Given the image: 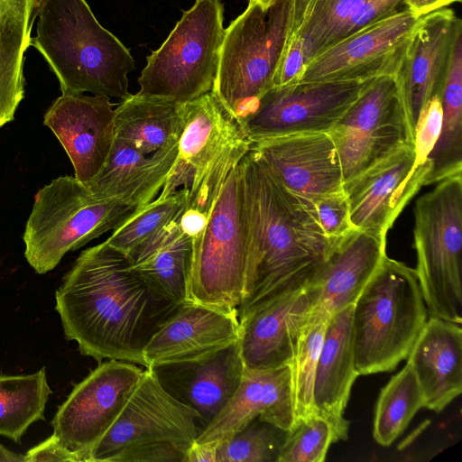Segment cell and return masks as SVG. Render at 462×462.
Instances as JSON below:
<instances>
[{"instance_id": "cell-1", "label": "cell", "mask_w": 462, "mask_h": 462, "mask_svg": "<svg viewBox=\"0 0 462 462\" xmlns=\"http://www.w3.org/2000/svg\"><path fill=\"white\" fill-rule=\"evenodd\" d=\"M55 301L65 337L82 355L143 366L144 346L178 307L155 297L106 241L80 253Z\"/></svg>"}, {"instance_id": "cell-2", "label": "cell", "mask_w": 462, "mask_h": 462, "mask_svg": "<svg viewBox=\"0 0 462 462\" xmlns=\"http://www.w3.org/2000/svg\"><path fill=\"white\" fill-rule=\"evenodd\" d=\"M243 189L246 270L238 312L309 284L334 243L311 203L290 191L252 149L238 163Z\"/></svg>"}, {"instance_id": "cell-3", "label": "cell", "mask_w": 462, "mask_h": 462, "mask_svg": "<svg viewBox=\"0 0 462 462\" xmlns=\"http://www.w3.org/2000/svg\"><path fill=\"white\" fill-rule=\"evenodd\" d=\"M38 51L60 82L61 94L126 99L135 63L129 50L95 17L86 0H37Z\"/></svg>"}, {"instance_id": "cell-4", "label": "cell", "mask_w": 462, "mask_h": 462, "mask_svg": "<svg viewBox=\"0 0 462 462\" xmlns=\"http://www.w3.org/2000/svg\"><path fill=\"white\" fill-rule=\"evenodd\" d=\"M428 314L415 270L386 255L353 304L358 375L395 369L409 356Z\"/></svg>"}, {"instance_id": "cell-5", "label": "cell", "mask_w": 462, "mask_h": 462, "mask_svg": "<svg viewBox=\"0 0 462 462\" xmlns=\"http://www.w3.org/2000/svg\"><path fill=\"white\" fill-rule=\"evenodd\" d=\"M293 0H273L246 9L225 29L212 92L240 122L273 88L291 36Z\"/></svg>"}, {"instance_id": "cell-6", "label": "cell", "mask_w": 462, "mask_h": 462, "mask_svg": "<svg viewBox=\"0 0 462 462\" xmlns=\"http://www.w3.org/2000/svg\"><path fill=\"white\" fill-rule=\"evenodd\" d=\"M250 145L240 122L212 91L185 103L177 157L158 198L189 189L186 208L208 217L229 172Z\"/></svg>"}, {"instance_id": "cell-7", "label": "cell", "mask_w": 462, "mask_h": 462, "mask_svg": "<svg viewBox=\"0 0 462 462\" xmlns=\"http://www.w3.org/2000/svg\"><path fill=\"white\" fill-rule=\"evenodd\" d=\"M134 207L96 197L75 176H60L34 195L23 240L24 256L39 274L52 271L62 257L116 229Z\"/></svg>"}, {"instance_id": "cell-8", "label": "cell", "mask_w": 462, "mask_h": 462, "mask_svg": "<svg viewBox=\"0 0 462 462\" xmlns=\"http://www.w3.org/2000/svg\"><path fill=\"white\" fill-rule=\"evenodd\" d=\"M199 414L169 393L146 368L89 462H185L201 431Z\"/></svg>"}, {"instance_id": "cell-9", "label": "cell", "mask_w": 462, "mask_h": 462, "mask_svg": "<svg viewBox=\"0 0 462 462\" xmlns=\"http://www.w3.org/2000/svg\"><path fill=\"white\" fill-rule=\"evenodd\" d=\"M414 269L432 317L462 323V175L435 183L414 208Z\"/></svg>"}, {"instance_id": "cell-10", "label": "cell", "mask_w": 462, "mask_h": 462, "mask_svg": "<svg viewBox=\"0 0 462 462\" xmlns=\"http://www.w3.org/2000/svg\"><path fill=\"white\" fill-rule=\"evenodd\" d=\"M220 0H196L147 57L139 94L185 104L213 88L225 33Z\"/></svg>"}, {"instance_id": "cell-11", "label": "cell", "mask_w": 462, "mask_h": 462, "mask_svg": "<svg viewBox=\"0 0 462 462\" xmlns=\"http://www.w3.org/2000/svg\"><path fill=\"white\" fill-rule=\"evenodd\" d=\"M246 245L238 164L229 172L202 232L192 239L188 301L230 311L245 296Z\"/></svg>"}, {"instance_id": "cell-12", "label": "cell", "mask_w": 462, "mask_h": 462, "mask_svg": "<svg viewBox=\"0 0 462 462\" xmlns=\"http://www.w3.org/2000/svg\"><path fill=\"white\" fill-rule=\"evenodd\" d=\"M143 370L134 363L109 359L74 386L52 420L53 435L80 462L114 424L135 390Z\"/></svg>"}, {"instance_id": "cell-13", "label": "cell", "mask_w": 462, "mask_h": 462, "mask_svg": "<svg viewBox=\"0 0 462 462\" xmlns=\"http://www.w3.org/2000/svg\"><path fill=\"white\" fill-rule=\"evenodd\" d=\"M328 133L344 182L401 144L412 143L394 76L370 80Z\"/></svg>"}, {"instance_id": "cell-14", "label": "cell", "mask_w": 462, "mask_h": 462, "mask_svg": "<svg viewBox=\"0 0 462 462\" xmlns=\"http://www.w3.org/2000/svg\"><path fill=\"white\" fill-rule=\"evenodd\" d=\"M372 79L273 87L241 125L251 143L291 134L328 133Z\"/></svg>"}, {"instance_id": "cell-15", "label": "cell", "mask_w": 462, "mask_h": 462, "mask_svg": "<svg viewBox=\"0 0 462 462\" xmlns=\"http://www.w3.org/2000/svg\"><path fill=\"white\" fill-rule=\"evenodd\" d=\"M420 18L405 7L325 47L307 62L298 82L394 76Z\"/></svg>"}, {"instance_id": "cell-16", "label": "cell", "mask_w": 462, "mask_h": 462, "mask_svg": "<svg viewBox=\"0 0 462 462\" xmlns=\"http://www.w3.org/2000/svg\"><path fill=\"white\" fill-rule=\"evenodd\" d=\"M430 161L417 166L414 146L396 147L355 177L343 189L355 228L386 238L405 206L429 184Z\"/></svg>"}, {"instance_id": "cell-17", "label": "cell", "mask_w": 462, "mask_h": 462, "mask_svg": "<svg viewBox=\"0 0 462 462\" xmlns=\"http://www.w3.org/2000/svg\"><path fill=\"white\" fill-rule=\"evenodd\" d=\"M315 304L316 291L309 283L238 312L245 366L270 369L291 365Z\"/></svg>"}, {"instance_id": "cell-18", "label": "cell", "mask_w": 462, "mask_h": 462, "mask_svg": "<svg viewBox=\"0 0 462 462\" xmlns=\"http://www.w3.org/2000/svg\"><path fill=\"white\" fill-rule=\"evenodd\" d=\"M462 21L441 8L420 18L394 75L413 143L416 123L426 103L440 96L450 54Z\"/></svg>"}, {"instance_id": "cell-19", "label": "cell", "mask_w": 462, "mask_h": 462, "mask_svg": "<svg viewBox=\"0 0 462 462\" xmlns=\"http://www.w3.org/2000/svg\"><path fill=\"white\" fill-rule=\"evenodd\" d=\"M239 339L238 310L191 301L179 305L143 347L144 367L199 363Z\"/></svg>"}, {"instance_id": "cell-20", "label": "cell", "mask_w": 462, "mask_h": 462, "mask_svg": "<svg viewBox=\"0 0 462 462\" xmlns=\"http://www.w3.org/2000/svg\"><path fill=\"white\" fill-rule=\"evenodd\" d=\"M277 179L310 203L343 191L340 159L329 133L285 134L251 143Z\"/></svg>"}, {"instance_id": "cell-21", "label": "cell", "mask_w": 462, "mask_h": 462, "mask_svg": "<svg viewBox=\"0 0 462 462\" xmlns=\"http://www.w3.org/2000/svg\"><path fill=\"white\" fill-rule=\"evenodd\" d=\"M110 97L61 94L43 116L84 184L102 170L115 140V109Z\"/></svg>"}, {"instance_id": "cell-22", "label": "cell", "mask_w": 462, "mask_h": 462, "mask_svg": "<svg viewBox=\"0 0 462 462\" xmlns=\"http://www.w3.org/2000/svg\"><path fill=\"white\" fill-rule=\"evenodd\" d=\"M256 418L287 431L294 426L291 365L270 369L245 366L235 394L195 441L218 445Z\"/></svg>"}, {"instance_id": "cell-23", "label": "cell", "mask_w": 462, "mask_h": 462, "mask_svg": "<svg viewBox=\"0 0 462 462\" xmlns=\"http://www.w3.org/2000/svg\"><path fill=\"white\" fill-rule=\"evenodd\" d=\"M385 246L386 238L357 228L336 241L309 282L316 291L311 314L328 318L353 305L386 256Z\"/></svg>"}, {"instance_id": "cell-24", "label": "cell", "mask_w": 462, "mask_h": 462, "mask_svg": "<svg viewBox=\"0 0 462 462\" xmlns=\"http://www.w3.org/2000/svg\"><path fill=\"white\" fill-rule=\"evenodd\" d=\"M151 370L169 393L199 414L202 430L235 394L245 365L237 340L207 360Z\"/></svg>"}, {"instance_id": "cell-25", "label": "cell", "mask_w": 462, "mask_h": 462, "mask_svg": "<svg viewBox=\"0 0 462 462\" xmlns=\"http://www.w3.org/2000/svg\"><path fill=\"white\" fill-rule=\"evenodd\" d=\"M350 305L329 316L319 356L314 383L316 413L332 426L336 442L347 439L344 412L358 376L355 365Z\"/></svg>"}, {"instance_id": "cell-26", "label": "cell", "mask_w": 462, "mask_h": 462, "mask_svg": "<svg viewBox=\"0 0 462 462\" xmlns=\"http://www.w3.org/2000/svg\"><path fill=\"white\" fill-rule=\"evenodd\" d=\"M407 364L421 389L424 407L443 411L462 392V329L432 317L417 337Z\"/></svg>"}, {"instance_id": "cell-27", "label": "cell", "mask_w": 462, "mask_h": 462, "mask_svg": "<svg viewBox=\"0 0 462 462\" xmlns=\"http://www.w3.org/2000/svg\"><path fill=\"white\" fill-rule=\"evenodd\" d=\"M177 150L178 143L147 155L115 138L102 170L86 185L96 197L143 207L160 194Z\"/></svg>"}, {"instance_id": "cell-28", "label": "cell", "mask_w": 462, "mask_h": 462, "mask_svg": "<svg viewBox=\"0 0 462 462\" xmlns=\"http://www.w3.org/2000/svg\"><path fill=\"white\" fill-rule=\"evenodd\" d=\"M180 215L128 258L131 269L151 292L176 306L188 301L192 254V240L181 230Z\"/></svg>"}, {"instance_id": "cell-29", "label": "cell", "mask_w": 462, "mask_h": 462, "mask_svg": "<svg viewBox=\"0 0 462 462\" xmlns=\"http://www.w3.org/2000/svg\"><path fill=\"white\" fill-rule=\"evenodd\" d=\"M184 125V104L138 92L115 109V138L143 154L178 143Z\"/></svg>"}, {"instance_id": "cell-30", "label": "cell", "mask_w": 462, "mask_h": 462, "mask_svg": "<svg viewBox=\"0 0 462 462\" xmlns=\"http://www.w3.org/2000/svg\"><path fill=\"white\" fill-rule=\"evenodd\" d=\"M37 0H0V128L24 97V52L31 46Z\"/></svg>"}, {"instance_id": "cell-31", "label": "cell", "mask_w": 462, "mask_h": 462, "mask_svg": "<svg viewBox=\"0 0 462 462\" xmlns=\"http://www.w3.org/2000/svg\"><path fill=\"white\" fill-rule=\"evenodd\" d=\"M439 97L442 123L439 139L430 155L429 184L462 171V31L455 39Z\"/></svg>"}, {"instance_id": "cell-32", "label": "cell", "mask_w": 462, "mask_h": 462, "mask_svg": "<svg viewBox=\"0 0 462 462\" xmlns=\"http://www.w3.org/2000/svg\"><path fill=\"white\" fill-rule=\"evenodd\" d=\"M51 393L45 367L28 374H0V436L20 443L32 423L45 420Z\"/></svg>"}, {"instance_id": "cell-33", "label": "cell", "mask_w": 462, "mask_h": 462, "mask_svg": "<svg viewBox=\"0 0 462 462\" xmlns=\"http://www.w3.org/2000/svg\"><path fill=\"white\" fill-rule=\"evenodd\" d=\"M422 407L421 389L412 369L406 364L380 392L374 418V440L383 447L393 444Z\"/></svg>"}, {"instance_id": "cell-34", "label": "cell", "mask_w": 462, "mask_h": 462, "mask_svg": "<svg viewBox=\"0 0 462 462\" xmlns=\"http://www.w3.org/2000/svg\"><path fill=\"white\" fill-rule=\"evenodd\" d=\"M189 189L181 188L165 199L156 198L134 208L123 223L113 230L106 242L130 258L162 226L185 208Z\"/></svg>"}, {"instance_id": "cell-35", "label": "cell", "mask_w": 462, "mask_h": 462, "mask_svg": "<svg viewBox=\"0 0 462 462\" xmlns=\"http://www.w3.org/2000/svg\"><path fill=\"white\" fill-rule=\"evenodd\" d=\"M328 319L310 314L291 364L295 423L316 413L314 383Z\"/></svg>"}, {"instance_id": "cell-36", "label": "cell", "mask_w": 462, "mask_h": 462, "mask_svg": "<svg viewBox=\"0 0 462 462\" xmlns=\"http://www.w3.org/2000/svg\"><path fill=\"white\" fill-rule=\"evenodd\" d=\"M287 433L256 418L217 445V462H278Z\"/></svg>"}, {"instance_id": "cell-37", "label": "cell", "mask_w": 462, "mask_h": 462, "mask_svg": "<svg viewBox=\"0 0 462 462\" xmlns=\"http://www.w3.org/2000/svg\"><path fill=\"white\" fill-rule=\"evenodd\" d=\"M365 1L312 0L301 27L293 35L301 40L308 61L328 44L342 23Z\"/></svg>"}, {"instance_id": "cell-38", "label": "cell", "mask_w": 462, "mask_h": 462, "mask_svg": "<svg viewBox=\"0 0 462 462\" xmlns=\"http://www.w3.org/2000/svg\"><path fill=\"white\" fill-rule=\"evenodd\" d=\"M333 442L336 438L331 424L315 413L288 431L278 462H323Z\"/></svg>"}, {"instance_id": "cell-39", "label": "cell", "mask_w": 462, "mask_h": 462, "mask_svg": "<svg viewBox=\"0 0 462 462\" xmlns=\"http://www.w3.org/2000/svg\"><path fill=\"white\" fill-rule=\"evenodd\" d=\"M311 206L322 232L333 243L355 229L344 190L321 197Z\"/></svg>"}, {"instance_id": "cell-40", "label": "cell", "mask_w": 462, "mask_h": 462, "mask_svg": "<svg viewBox=\"0 0 462 462\" xmlns=\"http://www.w3.org/2000/svg\"><path fill=\"white\" fill-rule=\"evenodd\" d=\"M441 123L440 97L435 96L423 106L416 123L413 146L417 166L430 162V155L439 136Z\"/></svg>"}, {"instance_id": "cell-41", "label": "cell", "mask_w": 462, "mask_h": 462, "mask_svg": "<svg viewBox=\"0 0 462 462\" xmlns=\"http://www.w3.org/2000/svg\"><path fill=\"white\" fill-rule=\"evenodd\" d=\"M404 8V0H365L342 23L325 47Z\"/></svg>"}, {"instance_id": "cell-42", "label": "cell", "mask_w": 462, "mask_h": 462, "mask_svg": "<svg viewBox=\"0 0 462 462\" xmlns=\"http://www.w3.org/2000/svg\"><path fill=\"white\" fill-rule=\"evenodd\" d=\"M307 62L301 40L297 36L290 37L274 74L273 87L297 83Z\"/></svg>"}, {"instance_id": "cell-43", "label": "cell", "mask_w": 462, "mask_h": 462, "mask_svg": "<svg viewBox=\"0 0 462 462\" xmlns=\"http://www.w3.org/2000/svg\"><path fill=\"white\" fill-rule=\"evenodd\" d=\"M23 456L24 462H80L79 457L68 449L53 434L29 449Z\"/></svg>"}, {"instance_id": "cell-44", "label": "cell", "mask_w": 462, "mask_h": 462, "mask_svg": "<svg viewBox=\"0 0 462 462\" xmlns=\"http://www.w3.org/2000/svg\"><path fill=\"white\" fill-rule=\"evenodd\" d=\"M217 462V445L197 443L189 447L185 462Z\"/></svg>"}, {"instance_id": "cell-45", "label": "cell", "mask_w": 462, "mask_h": 462, "mask_svg": "<svg viewBox=\"0 0 462 462\" xmlns=\"http://www.w3.org/2000/svg\"><path fill=\"white\" fill-rule=\"evenodd\" d=\"M461 0H404L405 7L418 17H421L450 4Z\"/></svg>"}, {"instance_id": "cell-46", "label": "cell", "mask_w": 462, "mask_h": 462, "mask_svg": "<svg viewBox=\"0 0 462 462\" xmlns=\"http://www.w3.org/2000/svg\"><path fill=\"white\" fill-rule=\"evenodd\" d=\"M311 3L312 0H293L291 36H293L301 27Z\"/></svg>"}, {"instance_id": "cell-47", "label": "cell", "mask_w": 462, "mask_h": 462, "mask_svg": "<svg viewBox=\"0 0 462 462\" xmlns=\"http://www.w3.org/2000/svg\"><path fill=\"white\" fill-rule=\"evenodd\" d=\"M0 462H24V456L14 453L0 444Z\"/></svg>"}, {"instance_id": "cell-48", "label": "cell", "mask_w": 462, "mask_h": 462, "mask_svg": "<svg viewBox=\"0 0 462 462\" xmlns=\"http://www.w3.org/2000/svg\"><path fill=\"white\" fill-rule=\"evenodd\" d=\"M273 1V0H249L250 3H257V4H260V5H263V6L268 5Z\"/></svg>"}]
</instances>
